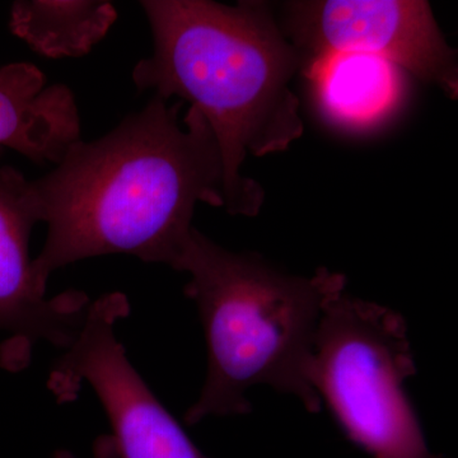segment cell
<instances>
[{
  "label": "cell",
  "mask_w": 458,
  "mask_h": 458,
  "mask_svg": "<svg viewBox=\"0 0 458 458\" xmlns=\"http://www.w3.org/2000/svg\"><path fill=\"white\" fill-rule=\"evenodd\" d=\"M54 458H77L68 451L56 452L55 457ZM92 458H117L116 450L113 438L108 434L105 436H99L96 439L95 445H93V456Z\"/></svg>",
  "instance_id": "8fae6325"
},
{
  "label": "cell",
  "mask_w": 458,
  "mask_h": 458,
  "mask_svg": "<svg viewBox=\"0 0 458 458\" xmlns=\"http://www.w3.org/2000/svg\"><path fill=\"white\" fill-rule=\"evenodd\" d=\"M153 51L132 71L141 90L179 98L203 114L221 148L225 208L258 216L264 189L242 174L247 156L284 152L303 135L300 98L292 89L302 54L286 38L270 5L242 0L140 2Z\"/></svg>",
  "instance_id": "7a4b0ae2"
},
{
  "label": "cell",
  "mask_w": 458,
  "mask_h": 458,
  "mask_svg": "<svg viewBox=\"0 0 458 458\" xmlns=\"http://www.w3.org/2000/svg\"><path fill=\"white\" fill-rule=\"evenodd\" d=\"M303 66L322 114L343 128L382 122L403 98L400 69L381 57L333 54Z\"/></svg>",
  "instance_id": "9c48e42d"
},
{
  "label": "cell",
  "mask_w": 458,
  "mask_h": 458,
  "mask_svg": "<svg viewBox=\"0 0 458 458\" xmlns=\"http://www.w3.org/2000/svg\"><path fill=\"white\" fill-rule=\"evenodd\" d=\"M284 30L303 65L333 54L381 57L457 98V51L445 41L426 0L289 2Z\"/></svg>",
  "instance_id": "8992f818"
},
{
  "label": "cell",
  "mask_w": 458,
  "mask_h": 458,
  "mask_svg": "<svg viewBox=\"0 0 458 458\" xmlns=\"http://www.w3.org/2000/svg\"><path fill=\"white\" fill-rule=\"evenodd\" d=\"M156 96L96 140H78L33 180L47 236L33 269L42 284L73 262L131 255L174 269L199 203L225 208L221 148L203 114Z\"/></svg>",
  "instance_id": "6da1fadb"
},
{
  "label": "cell",
  "mask_w": 458,
  "mask_h": 458,
  "mask_svg": "<svg viewBox=\"0 0 458 458\" xmlns=\"http://www.w3.org/2000/svg\"><path fill=\"white\" fill-rule=\"evenodd\" d=\"M174 270L189 274L185 294L197 306L208 352L207 378L186 423L249 414L247 391L260 385L321 411L313 344L327 301L345 291L344 274L319 267L293 276L254 252L229 251L197 228Z\"/></svg>",
  "instance_id": "3957f363"
},
{
  "label": "cell",
  "mask_w": 458,
  "mask_h": 458,
  "mask_svg": "<svg viewBox=\"0 0 458 458\" xmlns=\"http://www.w3.org/2000/svg\"><path fill=\"white\" fill-rule=\"evenodd\" d=\"M129 312L128 298L120 292L89 302L80 333L50 372L51 393L59 403H71L83 384L92 387L110 421L117 458H207L117 339V322Z\"/></svg>",
  "instance_id": "5b68a950"
},
{
  "label": "cell",
  "mask_w": 458,
  "mask_h": 458,
  "mask_svg": "<svg viewBox=\"0 0 458 458\" xmlns=\"http://www.w3.org/2000/svg\"><path fill=\"white\" fill-rule=\"evenodd\" d=\"M81 140L80 113L68 87L49 86L29 63L0 66V148L56 165Z\"/></svg>",
  "instance_id": "ba28073f"
},
{
  "label": "cell",
  "mask_w": 458,
  "mask_h": 458,
  "mask_svg": "<svg viewBox=\"0 0 458 458\" xmlns=\"http://www.w3.org/2000/svg\"><path fill=\"white\" fill-rule=\"evenodd\" d=\"M116 20L106 0H18L9 27L35 53L59 59L89 54Z\"/></svg>",
  "instance_id": "30bf717a"
},
{
  "label": "cell",
  "mask_w": 458,
  "mask_h": 458,
  "mask_svg": "<svg viewBox=\"0 0 458 458\" xmlns=\"http://www.w3.org/2000/svg\"><path fill=\"white\" fill-rule=\"evenodd\" d=\"M415 373L401 313L345 291L327 301L311 384L346 437L373 458H439L428 448L405 388Z\"/></svg>",
  "instance_id": "277c9868"
},
{
  "label": "cell",
  "mask_w": 458,
  "mask_h": 458,
  "mask_svg": "<svg viewBox=\"0 0 458 458\" xmlns=\"http://www.w3.org/2000/svg\"><path fill=\"white\" fill-rule=\"evenodd\" d=\"M3 148H0V157ZM41 223L32 181L0 164V364L23 369L38 343L65 349L82 327L89 297L80 291L47 297L33 269L30 238Z\"/></svg>",
  "instance_id": "52a82bcc"
}]
</instances>
